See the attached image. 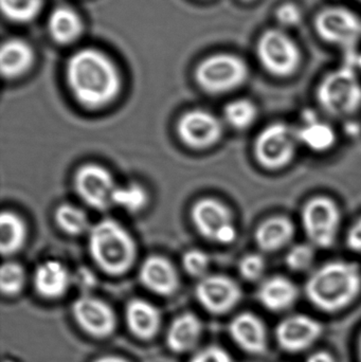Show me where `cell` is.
I'll return each instance as SVG.
<instances>
[{
  "instance_id": "obj_30",
  "label": "cell",
  "mask_w": 361,
  "mask_h": 362,
  "mask_svg": "<svg viewBox=\"0 0 361 362\" xmlns=\"http://www.w3.org/2000/svg\"><path fill=\"white\" fill-rule=\"evenodd\" d=\"M2 13L14 23H29L40 14L42 0H0Z\"/></svg>"
},
{
  "instance_id": "obj_38",
  "label": "cell",
  "mask_w": 361,
  "mask_h": 362,
  "mask_svg": "<svg viewBox=\"0 0 361 362\" xmlns=\"http://www.w3.org/2000/svg\"><path fill=\"white\" fill-rule=\"evenodd\" d=\"M78 279L81 286L88 287L95 284V276L88 270H80L78 274Z\"/></svg>"
},
{
  "instance_id": "obj_17",
  "label": "cell",
  "mask_w": 361,
  "mask_h": 362,
  "mask_svg": "<svg viewBox=\"0 0 361 362\" xmlns=\"http://www.w3.org/2000/svg\"><path fill=\"white\" fill-rule=\"evenodd\" d=\"M233 341L249 354H263L267 349V332L264 322L251 313L237 315L229 325Z\"/></svg>"
},
{
  "instance_id": "obj_5",
  "label": "cell",
  "mask_w": 361,
  "mask_h": 362,
  "mask_svg": "<svg viewBox=\"0 0 361 362\" xmlns=\"http://www.w3.org/2000/svg\"><path fill=\"white\" fill-rule=\"evenodd\" d=\"M195 78L206 93L211 95L230 93L247 80V64L237 55L218 53L206 57L197 66Z\"/></svg>"
},
{
  "instance_id": "obj_22",
  "label": "cell",
  "mask_w": 361,
  "mask_h": 362,
  "mask_svg": "<svg viewBox=\"0 0 361 362\" xmlns=\"http://www.w3.org/2000/svg\"><path fill=\"white\" fill-rule=\"evenodd\" d=\"M299 291L294 282L283 276H275L261 283L258 289L260 303L271 312H283L296 303Z\"/></svg>"
},
{
  "instance_id": "obj_13",
  "label": "cell",
  "mask_w": 361,
  "mask_h": 362,
  "mask_svg": "<svg viewBox=\"0 0 361 362\" xmlns=\"http://www.w3.org/2000/svg\"><path fill=\"white\" fill-rule=\"evenodd\" d=\"M72 315L83 332L97 339L110 337L117 329L112 306L99 298L82 296L72 304Z\"/></svg>"
},
{
  "instance_id": "obj_36",
  "label": "cell",
  "mask_w": 361,
  "mask_h": 362,
  "mask_svg": "<svg viewBox=\"0 0 361 362\" xmlns=\"http://www.w3.org/2000/svg\"><path fill=\"white\" fill-rule=\"evenodd\" d=\"M190 362H233L232 357L225 349L210 346L197 352Z\"/></svg>"
},
{
  "instance_id": "obj_12",
  "label": "cell",
  "mask_w": 361,
  "mask_h": 362,
  "mask_svg": "<svg viewBox=\"0 0 361 362\" xmlns=\"http://www.w3.org/2000/svg\"><path fill=\"white\" fill-rule=\"evenodd\" d=\"M223 133L222 121L207 110H190L182 115L177 123L179 139L193 150L211 148L220 141Z\"/></svg>"
},
{
  "instance_id": "obj_40",
  "label": "cell",
  "mask_w": 361,
  "mask_h": 362,
  "mask_svg": "<svg viewBox=\"0 0 361 362\" xmlns=\"http://www.w3.org/2000/svg\"><path fill=\"white\" fill-rule=\"evenodd\" d=\"M93 362H131L123 357L116 356V355H106V356H101L95 359Z\"/></svg>"
},
{
  "instance_id": "obj_21",
  "label": "cell",
  "mask_w": 361,
  "mask_h": 362,
  "mask_svg": "<svg viewBox=\"0 0 361 362\" xmlns=\"http://www.w3.org/2000/svg\"><path fill=\"white\" fill-rule=\"evenodd\" d=\"M71 282V274L59 261L44 262L36 268L34 274L36 293L45 299L55 300L63 297Z\"/></svg>"
},
{
  "instance_id": "obj_2",
  "label": "cell",
  "mask_w": 361,
  "mask_h": 362,
  "mask_svg": "<svg viewBox=\"0 0 361 362\" xmlns=\"http://www.w3.org/2000/svg\"><path fill=\"white\" fill-rule=\"evenodd\" d=\"M361 291V269L354 262H328L312 272L305 283V295L312 304L324 312L343 310Z\"/></svg>"
},
{
  "instance_id": "obj_14",
  "label": "cell",
  "mask_w": 361,
  "mask_h": 362,
  "mask_svg": "<svg viewBox=\"0 0 361 362\" xmlns=\"http://www.w3.org/2000/svg\"><path fill=\"white\" fill-rule=\"evenodd\" d=\"M195 295L199 304L210 314L224 315L241 301V287L225 274H211L201 279Z\"/></svg>"
},
{
  "instance_id": "obj_10",
  "label": "cell",
  "mask_w": 361,
  "mask_h": 362,
  "mask_svg": "<svg viewBox=\"0 0 361 362\" xmlns=\"http://www.w3.org/2000/svg\"><path fill=\"white\" fill-rule=\"evenodd\" d=\"M315 30L324 42L350 48L361 38V19L343 6H330L318 13Z\"/></svg>"
},
{
  "instance_id": "obj_18",
  "label": "cell",
  "mask_w": 361,
  "mask_h": 362,
  "mask_svg": "<svg viewBox=\"0 0 361 362\" xmlns=\"http://www.w3.org/2000/svg\"><path fill=\"white\" fill-rule=\"evenodd\" d=\"M125 320L129 332L138 339L148 341L160 329L161 313L154 304L143 299H133L125 308Z\"/></svg>"
},
{
  "instance_id": "obj_24",
  "label": "cell",
  "mask_w": 361,
  "mask_h": 362,
  "mask_svg": "<svg viewBox=\"0 0 361 362\" xmlns=\"http://www.w3.org/2000/svg\"><path fill=\"white\" fill-rule=\"evenodd\" d=\"M34 51L31 45L19 38H11L2 44L0 68L4 78H15L25 74L33 65Z\"/></svg>"
},
{
  "instance_id": "obj_33",
  "label": "cell",
  "mask_w": 361,
  "mask_h": 362,
  "mask_svg": "<svg viewBox=\"0 0 361 362\" xmlns=\"http://www.w3.org/2000/svg\"><path fill=\"white\" fill-rule=\"evenodd\" d=\"M239 272L244 280L256 282L266 272V261L260 253H248L239 263Z\"/></svg>"
},
{
  "instance_id": "obj_27",
  "label": "cell",
  "mask_w": 361,
  "mask_h": 362,
  "mask_svg": "<svg viewBox=\"0 0 361 362\" xmlns=\"http://www.w3.org/2000/svg\"><path fill=\"white\" fill-rule=\"evenodd\" d=\"M54 218L59 229L69 235H81L89 232L91 228L86 212L74 204H63L57 206Z\"/></svg>"
},
{
  "instance_id": "obj_16",
  "label": "cell",
  "mask_w": 361,
  "mask_h": 362,
  "mask_svg": "<svg viewBox=\"0 0 361 362\" xmlns=\"http://www.w3.org/2000/svg\"><path fill=\"white\" fill-rule=\"evenodd\" d=\"M139 279L148 291L165 297L174 295L179 288V276L175 266L160 255L148 257L142 263Z\"/></svg>"
},
{
  "instance_id": "obj_9",
  "label": "cell",
  "mask_w": 361,
  "mask_h": 362,
  "mask_svg": "<svg viewBox=\"0 0 361 362\" xmlns=\"http://www.w3.org/2000/svg\"><path fill=\"white\" fill-rule=\"evenodd\" d=\"M191 218L197 231L212 242L229 245L237 236L230 209L216 198H201L193 204Z\"/></svg>"
},
{
  "instance_id": "obj_1",
  "label": "cell",
  "mask_w": 361,
  "mask_h": 362,
  "mask_svg": "<svg viewBox=\"0 0 361 362\" xmlns=\"http://www.w3.org/2000/svg\"><path fill=\"white\" fill-rule=\"evenodd\" d=\"M66 78L76 101L88 110L105 107L120 93L118 68L97 49H82L73 53L66 67Z\"/></svg>"
},
{
  "instance_id": "obj_31",
  "label": "cell",
  "mask_w": 361,
  "mask_h": 362,
  "mask_svg": "<svg viewBox=\"0 0 361 362\" xmlns=\"http://www.w3.org/2000/svg\"><path fill=\"white\" fill-rule=\"evenodd\" d=\"M25 284V272L20 264L6 262L0 270V289L2 295H18Z\"/></svg>"
},
{
  "instance_id": "obj_11",
  "label": "cell",
  "mask_w": 361,
  "mask_h": 362,
  "mask_svg": "<svg viewBox=\"0 0 361 362\" xmlns=\"http://www.w3.org/2000/svg\"><path fill=\"white\" fill-rule=\"evenodd\" d=\"M116 187L112 173L95 163L83 165L74 175L76 194L95 210L105 211L112 206V195Z\"/></svg>"
},
{
  "instance_id": "obj_44",
  "label": "cell",
  "mask_w": 361,
  "mask_h": 362,
  "mask_svg": "<svg viewBox=\"0 0 361 362\" xmlns=\"http://www.w3.org/2000/svg\"><path fill=\"white\" fill-rule=\"evenodd\" d=\"M358 1H360V2H361V0H358Z\"/></svg>"
},
{
  "instance_id": "obj_37",
  "label": "cell",
  "mask_w": 361,
  "mask_h": 362,
  "mask_svg": "<svg viewBox=\"0 0 361 362\" xmlns=\"http://www.w3.org/2000/svg\"><path fill=\"white\" fill-rule=\"evenodd\" d=\"M345 243L352 251L361 253V217L350 228Z\"/></svg>"
},
{
  "instance_id": "obj_15",
  "label": "cell",
  "mask_w": 361,
  "mask_h": 362,
  "mask_svg": "<svg viewBox=\"0 0 361 362\" xmlns=\"http://www.w3.org/2000/svg\"><path fill=\"white\" fill-rule=\"evenodd\" d=\"M321 333V325L315 319L307 315H292L279 323L276 338L286 352L298 353L311 348Z\"/></svg>"
},
{
  "instance_id": "obj_7",
  "label": "cell",
  "mask_w": 361,
  "mask_h": 362,
  "mask_svg": "<svg viewBox=\"0 0 361 362\" xmlns=\"http://www.w3.org/2000/svg\"><path fill=\"white\" fill-rule=\"evenodd\" d=\"M301 221L309 244L316 248L329 249L334 246L338 236L341 209L332 198L316 196L303 206Z\"/></svg>"
},
{
  "instance_id": "obj_6",
  "label": "cell",
  "mask_w": 361,
  "mask_h": 362,
  "mask_svg": "<svg viewBox=\"0 0 361 362\" xmlns=\"http://www.w3.org/2000/svg\"><path fill=\"white\" fill-rule=\"evenodd\" d=\"M298 142L296 131L285 123L267 125L254 140V159L267 171H279L294 160Z\"/></svg>"
},
{
  "instance_id": "obj_29",
  "label": "cell",
  "mask_w": 361,
  "mask_h": 362,
  "mask_svg": "<svg viewBox=\"0 0 361 362\" xmlns=\"http://www.w3.org/2000/svg\"><path fill=\"white\" fill-rule=\"evenodd\" d=\"M148 202V192L138 183L117 185L112 195V204H116L129 213L140 212L146 208Z\"/></svg>"
},
{
  "instance_id": "obj_34",
  "label": "cell",
  "mask_w": 361,
  "mask_h": 362,
  "mask_svg": "<svg viewBox=\"0 0 361 362\" xmlns=\"http://www.w3.org/2000/svg\"><path fill=\"white\" fill-rule=\"evenodd\" d=\"M182 265L191 276L201 279L207 276L206 274L210 267V257L199 249H191L182 257Z\"/></svg>"
},
{
  "instance_id": "obj_19",
  "label": "cell",
  "mask_w": 361,
  "mask_h": 362,
  "mask_svg": "<svg viewBox=\"0 0 361 362\" xmlns=\"http://www.w3.org/2000/svg\"><path fill=\"white\" fill-rule=\"evenodd\" d=\"M296 229L294 223L283 215H275L263 221L254 232V240L261 251L277 252L294 240Z\"/></svg>"
},
{
  "instance_id": "obj_20",
  "label": "cell",
  "mask_w": 361,
  "mask_h": 362,
  "mask_svg": "<svg viewBox=\"0 0 361 362\" xmlns=\"http://www.w3.org/2000/svg\"><path fill=\"white\" fill-rule=\"evenodd\" d=\"M203 325L193 313H184L174 318L165 335L169 350L176 354L190 352L199 344L203 335Z\"/></svg>"
},
{
  "instance_id": "obj_41",
  "label": "cell",
  "mask_w": 361,
  "mask_h": 362,
  "mask_svg": "<svg viewBox=\"0 0 361 362\" xmlns=\"http://www.w3.org/2000/svg\"><path fill=\"white\" fill-rule=\"evenodd\" d=\"M355 66L361 70V54L357 55L355 59Z\"/></svg>"
},
{
  "instance_id": "obj_43",
  "label": "cell",
  "mask_w": 361,
  "mask_h": 362,
  "mask_svg": "<svg viewBox=\"0 0 361 362\" xmlns=\"http://www.w3.org/2000/svg\"><path fill=\"white\" fill-rule=\"evenodd\" d=\"M245 1H251V0H245Z\"/></svg>"
},
{
  "instance_id": "obj_3",
  "label": "cell",
  "mask_w": 361,
  "mask_h": 362,
  "mask_svg": "<svg viewBox=\"0 0 361 362\" xmlns=\"http://www.w3.org/2000/svg\"><path fill=\"white\" fill-rule=\"evenodd\" d=\"M88 247L95 263L110 276L126 274L137 257L133 236L114 219H102L90 228Z\"/></svg>"
},
{
  "instance_id": "obj_23",
  "label": "cell",
  "mask_w": 361,
  "mask_h": 362,
  "mask_svg": "<svg viewBox=\"0 0 361 362\" xmlns=\"http://www.w3.org/2000/svg\"><path fill=\"white\" fill-rule=\"evenodd\" d=\"M302 118V127L296 131L299 144L316 153L332 150L337 142L336 132L332 125L320 120L315 112L309 110L303 114Z\"/></svg>"
},
{
  "instance_id": "obj_32",
  "label": "cell",
  "mask_w": 361,
  "mask_h": 362,
  "mask_svg": "<svg viewBox=\"0 0 361 362\" xmlns=\"http://www.w3.org/2000/svg\"><path fill=\"white\" fill-rule=\"evenodd\" d=\"M315 261V247L311 244H297L286 253V266L292 272H303L309 270Z\"/></svg>"
},
{
  "instance_id": "obj_8",
  "label": "cell",
  "mask_w": 361,
  "mask_h": 362,
  "mask_svg": "<svg viewBox=\"0 0 361 362\" xmlns=\"http://www.w3.org/2000/svg\"><path fill=\"white\" fill-rule=\"evenodd\" d=\"M256 57L261 66L271 76L288 78L298 70L301 52L298 45L285 32L265 31L256 42Z\"/></svg>"
},
{
  "instance_id": "obj_42",
  "label": "cell",
  "mask_w": 361,
  "mask_h": 362,
  "mask_svg": "<svg viewBox=\"0 0 361 362\" xmlns=\"http://www.w3.org/2000/svg\"><path fill=\"white\" fill-rule=\"evenodd\" d=\"M360 361H361V338H360Z\"/></svg>"
},
{
  "instance_id": "obj_26",
  "label": "cell",
  "mask_w": 361,
  "mask_h": 362,
  "mask_svg": "<svg viewBox=\"0 0 361 362\" xmlns=\"http://www.w3.org/2000/svg\"><path fill=\"white\" fill-rule=\"evenodd\" d=\"M27 238V226L16 213L4 211L0 215V251L12 255L20 250Z\"/></svg>"
},
{
  "instance_id": "obj_35",
  "label": "cell",
  "mask_w": 361,
  "mask_h": 362,
  "mask_svg": "<svg viewBox=\"0 0 361 362\" xmlns=\"http://www.w3.org/2000/svg\"><path fill=\"white\" fill-rule=\"evenodd\" d=\"M276 18L282 27H296L302 21V13L298 6L292 2L281 4L276 11Z\"/></svg>"
},
{
  "instance_id": "obj_25",
  "label": "cell",
  "mask_w": 361,
  "mask_h": 362,
  "mask_svg": "<svg viewBox=\"0 0 361 362\" xmlns=\"http://www.w3.org/2000/svg\"><path fill=\"white\" fill-rule=\"evenodd\" d=\"M48 29L53 40L61 44H69L80 37L84 25L80 15L73 8L61 6L51 12Z\"/></svg>"
},
{
  "instance_id": "obj_39",
  "label": "cell",
  "mask_w": 361,
  "mask_h": 362,
  "mask_svg": "<svg viewBox=\"0 0 361 362\" xmlns=\"http://www.w3.org/2000/svg\"><path fill=\"white\" fill-rule=\"evenodd\" d=\"M307 362H335L332 355L328 352H316L307 358Z\"/></svg>"
},
{
  "instance_id": "obj_28",
  "label": "cell",
  "mask_w": 361,
  "mask_h": 362,
  "mask_svg": "<svg viewBox=\"0 0 361 362\" xmlns=\"http://www.w3.org/2000/svg\"><path fill=\"white\" fill-rule=\"evenodd\" d=\"M224 118L231 127L243 131L256 122L258 108L250 100H235L225 106Z\"/></svg>"
},
{
  "instance_id": "obj_4",
  "label": "cell",
  "mask_w": 361,
  "mask_h": 362,
  "mask_svg": "<svg viewBox=\"0 0 361 362\" xmlns=\"http://www.w3.org/2000/svg\"><path fill=\"white\" fill-rule=\"evenodd\" d=\"M317 101L329 116L345 118L361 107V83L351 66L329 72L318 85Z\"/></svg>"
}]
</instances>
